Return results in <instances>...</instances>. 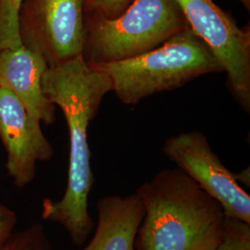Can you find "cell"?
Wrapping results in <instances>:
<instances>
[{"instance_id":"obj_1","label":"cell","mask_w":250,"mask_h":250,"mask_svg":"<svg viewBox=\"0 0 250 250\" xmlns=\"http://www.w3.org/2000/svg\"><path fill=\"white\" fill-rule=\"evenodd\" d=\"M46 97L65 117L70 140L68 180L61 200L45 198L41 216L61 224L75 246H83L95 229L88 198L95 183L91 168L88 127L102 99L112 91L107 74L83 56L47 67L42 80Z\"/></svg>"},{"instance_id":"obj_2","label":"cell","mask_w":250,"mask_h":250,"mask_svg":"<svg viewBox=\"0 0 250 250\" xmlns=\"http://www.w3.org/2000/svg\"><path fill=\"white\" fill-rule=\"evenodd\" d=\"M135 192L146 214L135 250H214L221 240V204L178 169H164Z\"/></svg>"},{"instance_id":"obj_3","label":"cell","mask_w":250,"mask_h":250,"mask_svg":"<svg viewBox=\"0 0 250 250\" xmlns=\"http://www.w3.org/2000/svg\"><path fill=\"white\" fill-rule=\"evenodd\" d=\"M93 66L107 74L112 91L126 105H136L206 74L224 72L211 49L190 27L146 53Z\"/></svg>"},{"instance_id":"obj_4","label":"cell","mask_w":250,"mask_h":250,"mask_svg":"<svg viewBox=\"0 0 250 250\" xmlns=\"http://www.w3.org/2000/svg\"><path fill=\"white\" fill-rule=\"evenodd\" d=\"M189 28L175 0H133L114 19L85 16L83 59L99 65L146 53Z\"/></svg>"},{"instance_id":"obj_5","label":"cell","mask_w":250,"mask_h":250,"mask_svg":"<svg viewBox=\"0 0 250 250\" xmlns=\"http://www.w3.org/2000/svg\"><path fill=\"white\" fill-rule=\"evenodd\" d=\"M21 45L40 55L48 67L83 54L85 0H23L19 14Z\"/></svg>"},{"instance_id":"obj_6","label":"cell","mask_w":250,"mask_h":250,"mask_svg":"<svg viewBox=\"0 0 250 250\" xmlns=\"http://www.w3.org/2000/svg\"><path fill=\"white\" fill-rule=\"evenodd\" d=\"M190 29L217 58L227 86L246 112L250 110V32L241 29L213 0H175Z\"/></svg>"},{"instance_id":"obj_7","label":"cell","mask_w":250,"mask_h":250,"mask_svg":"<svg viewBox=\"0 0 250 250\" xmlns=\"http://www.w3.org/2000/svg\"><path fill=\"white\" fill-rule=\"evenodd\" d=\"M162 150L178 169L221 204L225 216L250 224V195L215 154L205 134L193 130L171 135L165 140Z\"/></svg>"},{"instance_id":"obj_8","label":"cell","mask_w":250,"mask_h":250,"mask_svg":"<svg viewBox=\"0 0 250 250\" xmlns=\"http://www.w3.org/2000/svg\"><path fill=\"white\" fill-rule=\"evenodd\" d=\"M0 140L6 150V170L15 187L23 188L36 177V164L54 155L41 123L31 116L20 99L0 87Z\"/></svg>"},{"instance_id":"obj_9","label":"cell","mask_w":250,"mask_h":250,"mask_svg":"<svg viewBox=\"0 0 250 250\" xmlns=\"http://www.w3.org/2000/svg\"><path fill=\"white\" fill-rule=\"evenodd\" d=\"M47 67L40 55L24 45L0 51V87L15 95L33 118L52 125L56 106L46 97L42 85Z\"/></svg>"},{"instance_id":"obj_10","label":"cell","mask_w":250,"mask_h":250,"mask_svg":"<svg viewBox=\"0 0 250 250\" xmlns=\"http://www.w3.org/2000/svg\"><path fill=\"white\" fill-rule=\"evenodd\" d=\"M98 225L89 244L82 250H135L138 228L146 214L141 197L107 196L97 203Z\"/></svg>"},{"instance_id":"obj_11","label":"cell","mask_w":250,"mask_h":250,"mask_svg":"<svg viewBox=\"0 0 250 250\" xmlns=\"http://www.w3.org/2000/svg\"><path fill=\"white\" fill-rule=\"evenodd\" d=\"M23 0H0V51L21 45L19 14Z\"/></svg>"},{"instance_id":"obj_12","label":"cell","mask_w":250,"mask_h":250,"mask_svg":"<svg viewBox=\"0 0 250 250\" xmlns=\"http://www.w3.org/2000/svg\"><path fill=\"white\" fill-rule=\"evenodd\" d=\"M214 250H250V224L225 216L221 240Z\"/></svg>"},{"instance_id":"obj_13","label":"cell","mask_w":250,"mask_h":250,"mask_svg":"<svg viewBox=\"0 0 250 250\" xmlns=\"http://www.w3.org/2000/svg\"><path fill=\"white\" fill-rule=\"evenodd\" d=\"M0 250H50L44 225L37 223L14 232Z\"/></svg>"},{"instance_id":"obj_14","label":"cell","mask_w":250,"mask_h":250,"mask_svg":"<svg viewBox=\"0 0 250 250\" xmlns=\"http://www.w3.org/2000/svg\"><path fill=\"white\" fill-rule=\"evenodd\" d=\"M133 0H85V14L105 19L121 15Z\"/></svg>"},{"instance_id":"obj_15","label":"cell","mask_w":250,"mask_h":250,"mask_svg":"<svg viewBox=\"0 0 250 250\" xmlns=\"http://www.w3.org/2000/svg\"><path fill=\"white\" fill-rule=\"evenodd\" d=\"M16 212L2 203H0V248L3 247L11 235L17 224Z\"/></svg>"},{"instance_id":"obj_16","label":"cell","mask_w":250,"mask_h":250,"mask_svg":"<svg viewBox=\"0 0 250 250\" xmlns=\"http://www.w3.org/2000/svg\"><path fill=\"white\" fill-rule=\"evenodd\" d=\"M233 176H234V179L236 180V182H237L239 185H240V184H243V185H245V186H248V188H250V168L242 170L241 172L233 173Z\"/></svg>"},{"instance_id":"obj_17","label":"cell","mask_w":250,"mask_h":250,"mask_svg":"<svg viewBox=\"0 0 250 250\" xmlns=\"http://www.w3.org/2000/svg\"><path fill=\"white\" fill-rule=\"evenodd\" d=\"M239 1L246 7V9H250V0H239Z\"/></svg>"}]
</instances>
